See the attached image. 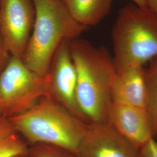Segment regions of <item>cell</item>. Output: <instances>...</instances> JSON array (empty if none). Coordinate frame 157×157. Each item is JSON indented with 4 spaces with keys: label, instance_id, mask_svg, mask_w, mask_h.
Here are the masks:
<instances>
[{
    "label": "cell",
    "instance_id": "1",
    "mask_svg": "<svg viewBox=\"0 0 157 157\" xmlns=\"http://www.w3.org/2000/svg\"><path fill=\"white\" fill-rule=\"evenodd\" d=\"M69 45L76 73L78 107L88 122H107L117 73L113 57L107 48L82 39L71 40Z\"/></svg>",
    "mask_w": 157,
    "mask_h": 157
},
{
    "label": "cell",
    "instance_id": "2",
    "mask_svg": "<svg viewBox=\"0 0 157 157\" xmlns=\"http://www.w3.org/2000/svg\"><path fill=\"white\" fill-rule=\"evenodd\" d=\"M33 1L35 21L22 60L34 72L44 76L60 44L79 38L86 28L71 17L62 0Z\"/></svg>",
    "mask_w": 157,
    "mask_h": 157
},
{
    "label": "cell",
    "instance_id": "3",
    "mask_svg": "<svg viewBox=\"0 0 157 157\" xmlns=\"http://www.w3.org/2000/svg\"><path fill=\"white\" fill-rule=\"evenodd\" d=\"M8 119L29 146L47 144L75 153L87 124L48 96L41 98L27 111Z\"/></svg>",
    "mask_w": 157,
    "mask_h": 157
},
{
    "label": "cell",
    "instance_id": "4",
    "mask_svg": "<svg viewBox=\"0 0 157 157\" xmlns=\"http://www.w3.org/2000/svg\"><path fill=\"white\" fill-rule=\"evenodd\" d=\"M117 72L144 67L157 57V17L147 7L124 6L112 30Z\"/></svg>",
    "mask_w": 157,
    "mask_h": 157
},
{
    "label": "cell",
    "instance_id": "5",
    "mask_svg": "<svg viewBox=\"0 0 157 157\" xmlns=\"http://www.w3.org/2000/svg\"><path fill=\"white\" fill-rule=\"evenodd\" d=\"M49 76L40 75L11 56L0 73V109L5 118L26 112L48 95Z\"/></svg>",
    "mask_w": 157,
    "mask_h": 157
},
{
    "label": "cell",
    "instance_id": "6",
    "mask_svg": "<svg viewBox=\"0 0 157 157\" xmlns=\"http://www.w3.org/2000/svg\"><path fill=\"white\" fill-rule=\"evenodd\" d=\"M35 16L33 0H0V34L11 56L22 59Z\"/></svg>",
    "mask_w": 157,
    "mask_h": 157
},
{
    "label": "cell",
    "instance_id": "7",
    "mask_svg": "<svg viewBox=\"0 0 157 157\" xmlns=\"http://www.w3.org/2000/svg\"><path fill=\"white\" fill-rule=\"evenodd\" d=\"M65 40L53 57L48 75V95L76 117L88 122L81 112L76 98V73L71 56L69 42Z\"/></svg>",
    "mask_w": 157,
    "mask_h": 157
},
{
    "label": "cell",
    "instance_id": "8",
    "mask_svg": "<svg viewBox=\"0 0 157 157\" xmlns=\"http://www.w3.org/2000/svg\"><path fill=\"white\" fill-rule=\"evenodd\" d=\"M139 149L108 122L87 123L78 157H139Z\"/></svg>",
    "mask_w": 157,
    "mask_h": 157
},
{
    "label": "cell",
    "instance_id": "9",
    "mask_svg": "<svg viewBox=\"0 0 157 157\" xmlns=\"http://www.w3.org/2000/svg\"><path fill=\"white\" fill-rule=\"evenodd\" d=\"M107 122L139 149L154 138L151 118L144 108L112 103Z\"/></svg>",
    "mask_w": 157,
    "mask_h": 157
},
{
    "label": "cell",
    "instance_id": "10",
    "mask_svg": "<svg viewBox=\"0 0 157 157\" xmlns=\"http://www.w3.org/2000/svg\"><path fill=\"white\" fill-rule=\"evenodd\" d=\"M147 96L145 67H136L117 72L112 84V103L146 108Z\"/></svg>",
    "mask_w": 157,
    "mask_h": 157
},
{
    "label": "cell",
    "instance_id": "11",
    "mask_svg": "<svg viewBox=\"0 0 157 157\" xmlns=\"http://www.w3.org/2000/svg\"><path fill=\"white\" fill-rule=\"evenodd\" d=\"M73 19L86 28L95 26L107 17L113 0H62Z\"/></svg>",
    "mask_w": 157,
    "mask_h": 157
},
{
    "label": "cell",
    "instance_id": "12",
    "mask_svg": "<svg viewBox=\"0 0 157 157\" xmlns=\"http://www.w3.org/2000/svg\"><path fill=\"white\" fill-rule=\"evenodd\" d=\"M28 143L13 128L6 118L0 120V157H25Z\"/></svg>",
    "mask_w": 157,
    "mask_h": 157
},
{
    "label": "cell",
    "instance_id": "13",
    "mask_svg": "<svg viewBox=\"0 0 157 157\" xmlns=\"http://www.w3.org/2000/svg\"><path fill=\"white\" fill-rule=\"evenodd\" d=\"M145 75L148 94L146 109L151 118L154 138L157 140V57L145 68Z\"/></svg>",
    "mask_w": 157,
    "mask_h": 157
},
{
    "label": "cell",
    "instance_id": "14",
    "mask_svg": "<svg viewBox=\"0 0 157 157\" xmlns=\"http://www.w3.org/2000/svg\"><path fill=\"white\" fill-rule=\"evenodd\" d=\"M24 157H78L76 153L58 146L36 144L30 145Z\"/></svg>",
    "mask_w": 157,
    "mask_h": 157
},
{
    "label": "cell",
    "instance_id": "15",
    "mask_svg": "<svg viewBox=\"0 0 157 157\" xmlns=\"http://www.w3.org/2000/svg\"><path fill=\"white\" fill-rule=\"evenodd\" d=\"M139 157H157V140L152 139L139 149Z\"/></svg>",
    "mask_w": 157,
    "mask_h": 157
},
{
    "label": "cell",
    "instance_id": "16",
    "mask_svg": "<svg viewBox=\"0 0 157 157\" xmlns=\"http://www.w3.org/2000/svg\"><path fill=\"white\" fill-rule=\"evenodd\" d=\"M11 56L0 34V73L6 67Z\"/></svg>",
    "mask_w": 157,
    "mask_h": 157
},
{
    "label": "cell",
    "instance_id": "17",
    "mask_svg": "<svg viewBox=\"0 0 157 157\" xmlns=\"http://www.w3.org/2000/svg\"><path fill=\"white\" fill-rule=\"evenodd\" d=\"M147 7L157 17V0H146Z\"/></svg>",
    "mask_w": 157,
    "mask_h": 157
},
{
    "label": "cell",
    "instance_id": "18",
    "mask_svg": "<svg viewBox=\"0 0 157 157\" xmlns=\"http://www.w3.org/2000/svg\"><path fill=\"white\" fill-rule=\"evenodd\" d=\"M133 1L134 4L137 6H142V7H147L146 0H132Z\"/></svg>",
    "mask_w": 157,
    "mask_h": 157
},
{
    "label": "cell",
    "instance_id": "19",
    "mask_svg": "<svg viewBox=\"0 0 157 157\" xmlns=\"http://www.w3.org/2000/svg\"><path fill=\"white\" fill-rule=\"evenodd\" d=\"M5 118V117H4V115H3L1 111V109H0V120H1V119H2V118Z\"/></svg>",
    "mask_w": 157,
    "mask_h": 157
},
{
    "label": "cell",
    "instance_id": "20",
    "mask_svg": "<svg viewBox=\"0 0 157 157\" xmlns=\"http://www.w3.org/2000/svg\"><path fill=\"white\" fill-rule=\"evenodd\" d=\"M24 157L23 156H17V157Z\"/></svg>",
    "mask_w": 157,
    "mask_h": 157
}]
</instances>
